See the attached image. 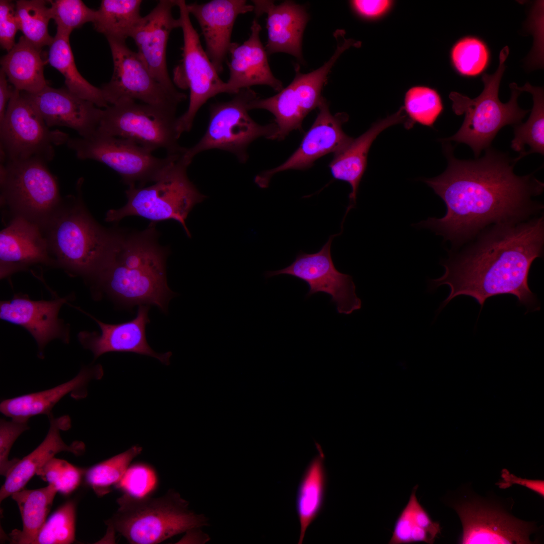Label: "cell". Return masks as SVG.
I'll list each match as a JSON object with an SVG mask.
<instances>
[{"label":"cell","instance_id":"1","mask_svg":"<svg viewBox=\"0 0 544 544\" xmlns=\"http://www.w3.org/2000/svg\"><path fill=\"white\" fill-rule=\"evenodd\" d=\"M448 166L440 175L422 180L440 197L447 211L440 218L429 217L415 226L449 241L456 250L493 225L518 223L543 214V205L535 198L544 184L534 172L518 176L517 162L490 147L474 160H460L450 143H443Z\"/></svg>","mask_w":544,"mask_h":544},{"label":"cell","instance_id":"2","mask_svg":"<svg viewBox=\"0 0 544 544\" xmlns=\"http://www.w3.org/2000/svg\"><path fill=\"white\" fill-rule=\"evenodd\" d=\"M544 247L543 214L518 223L493 225L456 250L440 263L445 272L428 280V292L450 288L437 312L460 295L474 298L483 307L490 297L512 295L527 308L538 310L528 285L531 265Z\"/></svg>","mask_w":544,"mask_h":544},{"label":"cell","instance_id":"3","mask_svg":"<svg viewBox=\"0 0 544 544\" xmlns=\"http://www.w3.org/2000/svg\"><path fill=\"white\" fill-rule=\"evenodd\" d=\"M155 225L151 222L139 232H122L110 259L92 283L95 293H105L127 306L154 305L167 312L176 294L167 285L168 249L159 244Z\"/></svg>","mask_w":544,"mask_h":544},{"label":"cell","instance_id":"4","mask_svg":"<svg viewBox=\"0 0 544 544\" xmlns=\"http://www.w3.org/2000/svg\"><path fill=\"white\" fill-rule=\"evenodd\" d=\"M81 178L77 194L63 198L62 206L42 229L55 267L93 283L113 254L122 232L98 223L84 202Z\"/></svg>","mask_w":544,"mask_h":544},{"label":"cell","instance_id":"5","mask_svg":"<svg viewBox=\"0 0 544 544\" xmlns=\"http://www.w3.org/2000/svg\"><path fill=\"white\" fill-rule=\"evenodd\" d=\"M106 521L132 544H157L194 527L210 526V519L189 509V502L173 489L155 498L124 493Z\"/></svg>","mask_w":544,"mask_h":544},{"label":"cell","instance_id":"6","mask_svg":"<svg viewBox=\"0 0 544 544\" xmlns=\"http://www.w3.org/2000/svg\"><path fill=\"white\" fill-rule=\"evenodd\" d=\"M509 53L508 46L503 47L500 52L499 66L495 73L483 75L484 88L477 97L471 99L458 92L450 93L449 97L452 101L454 112L457 115L464 114V118L457 132L442 141L465 144L478 158L482 150L490 147L500 129L507 125L521 123L529 110H523L518 105V97L522 92L517 85L515 83L510 84L511 97L507 103L501 102L498 97L499 85L506 69L505 62Z\"/></svg>","mask_w":544,"mask_h":544},{"label":"cell","instance_id":"7","mask_svg":"<svg viewBox=\"0 0 544 544\" xmlns=\"http://www.w3.org/2000/svg\"><path fill=\"white\" fill-rule=\"evenodd\" d=\"M448 505L458 515L462 525V544H531L538 527L534 522L520 519L511 513L514 501L494 495L484 497L469 486L462 487Z\"/></svg>","mask_w":544,"mask_h":544},{"label":"cell","instance_id":"8","mask_svg":"<svg viewBox=\"0 0 544 544\" xmlns=\"http://www.w3.org/2000/svg\"><path fill=\"white\" fill-rule=\"evenodd\" d=\"M181 155L166 173L152 185L128 187L125 193L126 203L117 210H110L105 220L117 222L124 217L136 216L157 223L174 220L191 237L185 220L189 213L206 196L189 180L187 169L190 163Z\"/></svg>","mask_w":544,"mask_h":544},{"label":"cell","instance_id":"9","mask_svg":"<svg viewBox=\"0 0 544 544\" xmlns=\"http://www.w3.org/2000/svg\"><path fill=\"white\" fill-rule=\"evenodd\" d=\"M37 159L5 161L0 165L1 204L10 218L21 217L42 229L63 201L58 183Z\"/></svg>","mask_w":544,"mask_h":544},{"label":"cell","instance_id":"10","mask_svg":"<svg viewBox=\"0 0 544 544\" xmlns=\"http://www.w3.org/2000/svg\"><path fill=\"white\" fill-rule=\"evenodd\" d=\"M257 97L253 90L246 88L228 101L211 104L207 130L196 144L186 148L185 159L191 163L202 152L220 149L231 153L245 163L248 159L247 149L254 141L261 137L276 140L278 127L275 122L261 125L249 114L250 103Z\"/></svg>","mask_w":544,"mask_h":544},{"label":"cell","instance_id":"11","mask_svg":"<svg viewBox=\"0 0 544 544\" xmlns=\"http://www.w3.org/2000/svg\"><path fill=\"white\" fill-rule=\"evenodd\" d=\"M176 110L122 99L103 109L98 129L129 139L151 152L162 149L167 155L185 152L180 145Z\"/></svg>","mask_w":544,"mask_h":544},{"label":"cell","instance_id":"12","mask_svg":"<svg viewBox=\"0 0 544 544\" xmlns=\"http://www.w3.org/2000/svg\"><path fill=\"white\" fill-rule=\"evenodd\" d=\"M66 145L78 159L96 161L114 170L128 187L157 181L183 154L158 158L131 140L98 129L87 138H70Z\"/></svg>","mask_w":544,"mask_h":544},{"label":"cell","instance_id":"13","mask_svg":"<svg viewBox=\"0 0 544 544\" xmlns=\"http://www.w3.org/2000/svg\"><path fill=\"white\" fill-rule=\"evenodd\" d=\"M69 139L65 132L50 129L28 93L14 88L0 123L1 162L37 159L47 163L55 147Z\"/></svg>","mask_w":544,"mask_h":544},{"label":"cell","instance_id":"14","mask_svg":"<svg viewBox=\"0 0 544 544\" xmlns=\"http://www.w3.org/2000/svg\"><path fill=\"white\" fill-rule=\"evenodd\" d=\"M337 47L329 59L310 73L302 74L298 64L295 66V76L292 82L278 94L266 98L258 97L249 105L250 110L256 109L268 111L275 117L278 127L276 140H284L293 130L300 129L306 116L318 107L322 99L321 92L333 65L341 55L354 42L346 39L344 31L334 33Z\"/></svg>","mask_w":544,"mask_h":544},{"label":"cell","instance_id":"15","mask_svg":"<svg viewBox=\"0 0 544 544\" xmlns=\"http://www.w3.org/2000/svg\"><path fill=\"white\" fill-rule=\"evenodd\" d=\"M186 5L185 1L177 0L183 45L182 59L174 70L173 82L177 87L189 90L188 108L177 118V130L180 135L190 130L196 113L209 99L221 93H228L226 82L220 78L202 46Z\"/></svg>","mask_w":544,"mask_h":544},{"label":"cell","instance_id":"16","mask_svg":"<svg viewBox=\"0 0 544 544\" xmlns=\"http://www.w3.org/2000/svg\"><path fill=\"white\" fill-rule=\"evenodd\" d=\"M113 62L110 81L100 88L109 105L122 99L177 110L186 99L182 93H174L152 75L137 52L130 49L125 41L107 40Z\"/></svg>","mask_w":544,"mask_h":544},{"label":"cell","instance_id":"17","mask_svg":"<svg viewBox=\"0 0 544 544\" xmlns=\"http://www.w3.org/2000/svg\"><path fill=\"white\" fill-rule=\"evenodd\" d=\"M341 233L330 236L316 253L300 251L290 265L281 269L266 271L265 278L287 275L303 281L308 286L307 298L320 292L328 295L338 313L349 315L360 309L362 301L356 293L352 277L339 271L332 258V240Z\"/></svg>","mask_w":544,"mask_h":544},{"label":"cell","instance_id":"18","mask_svg":"<svg viewBox=\"0 0 544 544\" xmlns=\"http://www.w3.org/2000/svg\"><path fill=\"white\" fill-rule=\"evenodd\" d=\"M318 108L317 116L297 150L282 164L255 177L254 182L259 187H268L271 178L279 172L307 169L318 159L330 153L334 154L339 152L353 141V139L346 134L342 128L343 124L349 119L346 113L332 115L323 98Z\"/></svg>","mask_w":544,"mask_h":544},{"label":"cell","instance_id":"19","mask_svg":"<svg viewBox=\"0 0 544 544\" xmlns=\"http://www.w3.org/2000/svg\"><path fill=\"white\" fill-rule=\"evenodd\" d=\"M70 298L71 295L36 301L27 294H16L11 299L1 302L0 318L27 330L37 344L39 356L43 358L44 348L53 339L70 342V327L58 315Z\"/></svg>","mask_w":544,"mask_h":544},{"label":"cell","instance_id":"20","mask_svg":"<svg viewBox=\"0 0 544 544\" xmlns=\"http://www.w3.org/2000/svg\"><path fill=\"white\" fill-rule=\"evenodd\" d=\"M177 0H161L147 15L142 17L130 37L137 53L153 77L174 93L180 92L171 79L167 67L166 48L171 32L180 28V19L173 17Z\"/></svg>","mask_w":544,"mask_h":544},{"label":"cell","instance_id":"21","mask_svg":"<svg viewBox=\"0 0 544 544\" xmlns=\"http://www.w3.org/2000/svg\"><path fill=\"white\" fill-rule=\"evenodd\" d=\"M149 309V305H139L135 317L118 324L103 322L83 311L96 321L100 332L80 331L78 334V340L84 348L92 353L94 359L109 352H130L153 357L168 365L171 352L157 353L147 341L146 327L150 322Z\"/></svg>","mask_w":544,"mask_h":544},{"label":"cell","instance_id":"22","mask_svg":"<svg viewBox=\"0 0 544 544\" xmlns=\"http://www.w3.org/2000/svg\"><path fill=\"white\" fill-rule=\"evenodd\" d=\"M37 264L55 267L42 228L24 218H10L0 232L1 279Z\"/></svg>","mask_w":544,"mask_h":544},{"label":"cell","instance_id":"23","mask_svg":"<svg viewBox=\"0 0 544 544\" xmlns=\"http://www.w3.org/2000/svg\"><path fill=\"white\" fill-rule=\"evenodd\" d=\"M187 9L197 20L206 43V52L219 74L231 45V35L237 17L253 11L245 0H212L187 4Z\"/></svg>","mask_w":544,"mask_h":544},{"label":"cell","instance_id":"24","mask_svg":"<svg viewBox=\"0 0 544 544\" xmlns=\"http://www.w3.org/2000/svg\"><path fill=\"white\" fill-rule=\"evenodd\" d=\"M47 125L65 126L87 138L98 128L103 110L66 88L48 85L35 94H28Z\"/></svg>","mask_w":544,"mask_h":544},{"label":"cell","instance_id":"25","mask_svg":"<svg viewBox=\"0 0 544 544\" xmlns=\"http://www.w3.org/2000/svg\"><path fill=\"white\" fill-rule=\"evenodd\" d=\"M261 27L254 18L248 39L241 44L232 42L229 54V77L226 82L228 94L255 85H266L276 91L283 88V83L271 72L267 54L260 39Z\"/></svg>","mask_w":544,"mask_h":544},{"label":"cell","instance_id":"26","mask_svg":"<svg viewBox=\"0 0 544 544\" xmlns=\"http://www.w3.org/2000/svg\"><path fill=\"white\" fill-rule=\"evenodd\" d=\"M255 18L267 15V55L284 52L303 62L302 40L309 17L305 9L291 1L276 5L272 1H252Z\"/></svg>","mask_w":544,"mask_h":544},{"label":"cell","instance_id":"27","mask_svg":"<svg viewBox=\"0 0 544 544\" xmlns=\"http://www.w3.org/2000/svg\"><path fill=\"white\" fill-rule=\"evenodd\" d=\"M103 374L100 364L84 366L73 378L53 388L3 400L0 412L11 419L27 421L37 415L49 417L54 406L67 395L76 400L86 397L89 383L101 379Z\"/></svg>","mask_w":544,"mask_h":544},{"label":"cell","instance_id":"28","mask_svg":"<svg viewBox=\"0 0 544 544\" xmlns=\"http://www.w3.org/2000/svg\"><path fill=\"white\" fill-rule=\"evenodd\" d=\"M397 124H403L407 129L413 127L402 107L396 113L373 123L366 132L334 154L329 165L333 178L348 183L351 188L349 203L343 221L356 206L360 183L367 168L368 154L373 142L384 129Z\"/></svg>","mask_w":544,"mask_h":544},{"label":"cell","instance_id":"29","mask_svg":"<svg viewBox=\"0 0 544 544\" xmlns=\"http://www.w3.org/2000/svg\"><path fill=\"white\" fill-rule=\"evenodd\" d=\"M48 418L49 428L44 439L33 451L20 459L6 477L0 490L1 502L23 489L37 471L58 453L69 452L76 456L84 453L85 445L83 442L75 441L68 445L61 437L60 431L71 427L69 416L54 418L51 414Z\"/></svg>","mask_w":544,"mask_h":544},{"label":"cell","instance_id":"30","mask_svg":"<svg viewBox=\"0 0 544 544\" xmlns=\"http://www.w3.org/2000/svg\"><path fill=\"white\" fill-rule=\"evenodd\" d=\"M41 50L23 35L1 58V69L16 89L35 94L48 86Z\"/></svg>","mask_w":544,"mask_h":544},{"label":"cell","instance_id":"31","mask_svg":"<svg viewBox=\"0 0 544 544\" xmlns=\"http://www.w3.org/2000/svg\"><path fill=\"white\" fill-rule=\"evenodd\" d=\"M318 454L312 459L300 482L296 501L300 532L298 543L301 544L306 531L320 512L324 500L326 474L324 455L320 445L316 443Z\"/></svg>","mask_w":544,"mask_h":544},{"label":"cell","instance_id":"32","mask_svg":"<svg viewBox=\"0 0 544 544\" xmlns=\"http://www.w3.org/2000/svg\"><path fill=\"white\" fill-rule=\"evenodd\" d=\"M57 493L52 486L48 485L38 489H22L11 496L18 506L23 524L22 530L15 529L10 534L11 543H33L46 520Z\"/></svg>","mask_w":544,"mask_h":544},{"label":"cell","instance_id":"33","mask_svg":"<svg viewBox=\"0 0 544 544\" xmlns=\"http://www.w3.org/2000/svg\"><path fill=\"white\" fill-rule=\"evenodd\" d=\"M418 485L412 490L409 501L397 516L389 544L417 542L433 543L441 534L439 522L432 520L417 497Z\"/></svg>","mask_w":544,"mask_h":544},{"label":"cell","instance_id":"34","mask_svg":"<svg viewBox=\"0 0 544 544\" xmlns=\"http://www.w3.org/2000/svg\"><path fill=\"white\" fill-rule=\"evenodd\" d=\"M70 36L56 31L49 46L50 64L63 76L66 88L71 92L100 108L107 107L109 105L105 101L101 88L92 85L78 70L70 44Z\"/></svg>","mask_w":544,"mask_h":544},{"label":"cell","instance_id":"35","mask_svg":"<svg viewBox=\"0 0 544 544\" xmlns=\"http://www.w3.org/2000/svg\"><path fill=\"white\" fill-rule=\"evenodd\" d=\"M141 0H102L96 10L94 29L107 40L125 41L142 17Z\"/></svg>","mask_w":544,"mask_h":544},{"label":"cell","instance_id":"36","mask_svg":"<svg viewBox=\"0 0 544 544\" xmlns=\"http://www.w3.org/2000/svg\"><path fill=\"white\" fill-rule=\"evenodd\" d=\"M522 91L530 93L533 104L530 115L524 123L514 125V137L511 148L519 153L514 158L517 162L523 157L531 153L544 155V95L541 87H534L528 83L519 87Z\"/></svg>","mask_w":544,"mask_h":544},{"label":"cell","instance_id":"37","mask_svg":"<svg viewBox=\"0 0 544 544\" xmlns=\"http://www.w3.org/2000/svg\"><path fill=\"white\" fill-rule=\"evenodd\" d=\"M48 3V1L44 0H19L15 2L19 30L29 41L40 49L49 46L54 38L48 32V23L52 19Z\"/></svg>","mask_w":544,"mask_h":544},{"label":"cell","instance_id":"38","mask_svg":"<svg viewBox=\"0 0 544 544\" xmlns=\"http://www.w3.org/2000/svg\"><path fill=\"white\" fill-rule=\"evenodd\" d=\"M142 448L134 445L127 450L86 470V483L100 496L108 494L111 488L116 486L130 466L132 460L139 455Z\"/></svg>","mask_w":544,"mask_h":544},{"label":"cell","instance_id":"39","mask_svg":"<svg viewBox=\"0 0 544 544\" xmlns=\"http://www.w3.org/2000/svg\"><path fill=\"white\" fill-rule=\"evenodd\" d=\"M404 111L414 125L419 123L433 127L443 111L441 98L434 89L422 86L409 89L404 97Z\"/></svg>","mask_w":544,"mask_h":544},{"label":"cell","instance_id":"40","mask_svg":"<svg viewBox=\"0 0 544 544\" xmlns=\"http://www.w3.org/2000/svg\"><path fill=\"white\" fill-rule=\"evenodd\" d=\"M76 505L67 501L46 520L33 544H69L75 540Z\"/></svg>","mask_w":544,"mask_h":544},{"label":"cell","instance_id":"41","mask_svg":"<svg viewBox=\"0 0 544 544\" xmlns=\"http://www.w3.org/2000/svg\"><path fill=\"white\" fill-rule=\"evenodd\" d=\"M451 58L455 67L460 74L475 76L486 69L489 53L486 45L480 39L465 37L453 46Z\"/></svg>","mask_w":544,"mask_h":544},{"label":"cell","instance_id":"42","mask_svg":"<svg viewBox=\"0 0 544 544\" xmlns=\"http://www.w3.org/2000/svg\"><path fill=\"white\" fill-rule=\"evenodd\" d=\"M51 18L57 31L71 35L73 30L94 21L96 10L90 9L81 0L49 1Z\"/></svg>","mask_w":544,"mask_h":544},{"label":"cell","instance_id":"43","mask_svg":"<svg viewBox=\"0 0 544 544\" xmlns=\"http://www.w3.org/2000/svg\"><path fill=\"white\" fill-rule=\"evenodd\" d=\"M85 471L66 460L53 457L39 469L36 474L52 486L57 492L67 495L79 486Z\"/></svg>","mask_w":544,"mask_h":544},{"label":"cell","instance_id":"44","mask_svg":"<svg viewBox=\"0 0 544 544\" xmlns=\"http://www.w3.org/2000/svg\"><path fill=\"white\" fill-rule=\"evenodd\" d=\"M157 479L154 469L144 463L129 466L116 486L124 493L136 497L148 495L156 487Z\"/></svg>","mask_w":544,"mask_h":544},{"label":"cell","instance_id":"45","mask_svg":"<svg viewBox=\"0 0 544 544\" xmlns=\"http://www.w3.org/2000/svg\"><path fill=\"white\" fill-rule=\"evenodd\" d=\"M27 421L11 419L0 421V473L6 477L12 467L20 460L9 459L11 448L17 439L29 429Z\"/></svg>","mask_w":544,"mask_h":544},{"label":"cell","instance_id":"46","mask_svg":"<svg viewBox=\"0 0 544 544\" xmlns=\"http://www.w3.org/2000/svg\"><path fill=\"white\" fill-rule=\"evenodd\" d=\"M19 30L16 3L11 1H0V44L9 51L15 45V36Z\"/></svg>","mask_w":544,"mask_h":544},{"label":"cell","instance_id":"47","mask_svg":"<svg viewBox=\"0 0 544 544\" xmlns=\"http://www.w3.org/2000/svg\"><path fill=\"white\" fill-rule=\"evenodd\" d=\"M502 480L496 484L500 489H505L514 484L524 486L544 497V481L541 480H531L518 477L507 469L501 471Z\"/></svg>","mask_w":544,"mask_h":544},{"label":"cell","instance_id":"48","mask_svg":"<svg viewBox=\"0 0 544 544\" xmlns=\"http://www.w3.org/2000/svg\"><path fill=\"white\" fill-rule=\"evenodd\" d=\"M354 9L366 17H374L383 13L389 7V1L356 0L351 2Z\"/></svg>","mask_w":544,"mask_h":544},{"label":"cell","instance_id":"49","mask_svg":"<svg viewBox=\"0 0 544 544\" xmlns=\"http://www.w3.org/2000/svg\"><path fill=\"white\" fill-rule=\"evenodd\" d=\"M7 76L2 69L0 70V123L5 115L7 106L14 89L9 85Z\"/></svg>","mask_w":544,"mask_h":544},{"label":"cell","instance_id":"50","mask_svg":"<svg viewBox=\"0 0 544 544\" xmlns=\"http://www.w3.org/2000/svg\"><path fill=\"white\" fill-rule=\"evenodd\" d=\"M202 527L192 528L186 532L176 543L204 544L211 540L210 536L201 529Z\"/></svg>","mask_w":544,"mask_h":544}]
</instances>
